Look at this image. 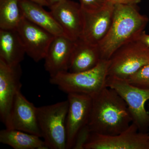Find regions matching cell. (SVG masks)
I'll return each mask as SVG.
<instances>
[{"instance_id":"e0dca14e","label":"cell","mask_w":149,"mask_h":149,"mask_svg":"<svg viewBox=\"0 0 149 149\" xmlns=\"http://www.w3.org/2000/svg\"><path fill=\"white\" fill-rule=\"evenodd\" d=\"M26 54L16 29H0V60L9 65L20 64Z\"/></svg>"},{"instance_id":"d4e9b609","label":"cell","mask_w":149,"mask_h":149,"mask_svg":"<svg viewBox=\"0 0 149 149\" xmlns=\"http://www.w3.org/2000/svg\"><path fill=\"white\" fill-rule=\"evenodd\" d=\"M45 1L48 4V6H49L48 7L50 8L51 7L58 3L60 2L63 0H45Z\"/></svg>"},{"instance_id":"ac0fdd59","label":"cell","mask_w":149,"mask_h":149,"mask_svg":"<svg viewBox=\"0 0 149 149\" xmlns=\"http://www.w3.org/2000/svg\"><path fill=\"white\" fill-rule=\"evenodd\" d=\"M41 138L15 129L6 128L0 131V143L14 149H49Z\"/></svg>"},{"instance_id":"ffe728a7","label":"cell","mask_w":149,"mask_h":149,"mask_svg":"<svg viewBox=\"0 0 149 149\" xmlns=\"http://www.w3.org/2000/svg\"><path fill=\"white\" fill-rule=\"evenodd\" d=\"M125 80L136 87L149 89V62Z\"/></svg>"},{"instance_id":"8fae6325","label":"cell","mask_w":149,"mask_h":149,"mask_svg":"<svg viewBox=\"0 0 149 149\" xmlns=\"http://www.w3.org/2000/svg\"><path fill=\"white\" fill-rule=\"evenodd\" d=\"M49 8L66 37L73 41L81 38L84 15L80 4L71 0H63Z\"/></svg>"},{"instance_id":"ba28073f","label":"cell","mask_w":149,"mask_h":149,"mask_svg":"<svg viewBox=\"0 0 149 149\" xmlns=\"http://www.w3.org/2000/svg\"><path fill=\"white\" fill-rule=\"evenodd\" d=\"M22 75L20 64L9 65L0 60V118L10 129L11 115L17 95L21 91Z\"/></svg>"},{"instance_id":"2e32d148","label":"cell","mask_w":149,"mask_h":149,"mask_svg":"<svg viewBox=\"0 0 149 149\" xmlns=\"http://www.w3.org/2000/svg\"><path fill=\"white\" fill-rule=\"evenodd\" d=\"M19 6L24 17L29 21L54 36L64 35L62 28L50 12L45 10L43 6L29 0H21Z\"/></svg>"},{"instance_id":"277c9868","label":"cell","mask_w":149,"mask_h":149,"mask_svg":"<svg viewBox=\"0 0 149 149\" xmlns=\"http://www.w3.org/2000/svg\"><path fill=\"white\" fill-rule=\"evenodd\" d=\"M67 100L37 107V119L42 138L49 149H66Z\"/></svg>"},{"instance_id":"44dd1931","label":"cell","mask_w":149,"mask_h":149,"mask_svg":"<svg viewBox=\"0 0 149 149\" xmlns=\"http://www.w3.org/2000/svg\"><path fill=\"white\" fill-rule=\"evenodd\" d=\"M83 11L85 12H95L102 10L108 4V0H79Z\"/></svg>"},{"instance_id":"d6986e66","label":"cell","mask_w":149,"mask_h":149,"mask_svg":"<svg viewBox=\"0 0 149 149\" xmlns=\"http://www.w3.org/2000/svg\"><path fill=\"white\" fill-rule=\"evenodd\" d=\"M21 0H0V29H16L24 17Z\"/></svg>"},{"instance_id":"7402d4cb","label":"cell","mask_w":149,"mask_h":149,"mask_svg":"<svg viewBox=\"0 0 149 149\" xmlns=\"http://www.w3.org/2000/svg\"><path fill=\"white\" fill-rule=\"evenodd\" d=\"M92 133L88 125L82 128L76 136L72 149H85V146L90 139Z\"/></svg>"},{"instance_id":"7c38bea8","label":"cell","mask_w":149,"mask_h":149,"mask_svg":"<svg viewBox=\"0 0 149 149\" xmlns=\"http://www.w3.org/2000/svg\"><path fill=\"white\" fill-rule=\"evenodd\" d=\"M114 9V5L109 2L104 8L95 12L83 11L84 27L80 39L87 42L98 45L109 30Z\"/></svg>"},{"instance_id":"30bf717a","label":"cell","mask_w":149,"mask_h":149,"mask_svg":"<svg viewBox=\"0 0 149 149\" xmlns=\"http://www.w3.org/2000/svg\"><path fill=\"white\" fill-rule=\"evenodd\" d=\"M16 29L23 43L26 54L36 62L44 59L55 36L24 17Z\"/></svg>"},{"instance_id":"6da1fadb","label":"cell","mask_w":149,"mask_h":149,"mask_svg":"<svg viewBox=\"0 0 149 149\" xmlns=\"http://www.w3.org/2000/svg\"><path fill=\"white\" fill-rule=\"evenodd\" d=\"M92 97L88 125L92 133L114 136L126 130L133 123L127 105L113 89L106 86Z\"/></svg>"},{"instance_id":"5bb4252c","label":"cell","mask_w":149,"mask_h":149,"mask_svg":"<svg viewBox=\"0 0 149 149\" xmlns=\"http://www.w3.org/2000/svg\"><path fill=\"white\" fill-rule=\"evenodd\" d=\"M74 44L65 35L55 36L44 59L45 69L50 77L68 71Z\"/></svg>"},{"instance_id":"5b68a950","label":"cell","mask_w":149,"mask_h":149,"mask_svg":"<svg viewBox=\"0 0 149 149\" xmlns=\"http://www.w3.org/2000/svg\"><path fill=\"white\" fill-rule=\"evenodd\" d=\"M108 76L127 80L149 62V48L140 39L120 47L109 60Z\"/></svg>"},{"instance_id":"8992f818","label":"cell","mask_w":149,"mask_h":149,"mask_svg":"<svg viewBox=\"0 0 149 149\" xmlns=\"http://www.w3.org/2000/svg\"><path fill=\"white\" fill-rule=\"evenodd\" d=\"M106 86L113 89L128 107L133 123L139 131L147 132L149 128V112L146 108L149 100V89L136 87L127 80L108 76Z\"/></svg>"},{"instance_id":"9c48e42d","label":"cell","mask_w":149,"mask_h":149,"mask_svg":"<svg viewBox=\"0 0 149 149\" xmlns=\"http://www.w3.org/2000/svg\"><path fill=\"white\" fill-rule=\"evenodd\" d=\"M68 109L67 115L66 149H72L78 132L86 125L90 120L93 99L84 94H68Z\"/></svg>"},{"instance_id":"4fadbf2b","label":"cell","mask_w":149,"mask_h":149,"mask_svg":"<svg viewBox=\"0 0 149 149\" xmlns=\"http://www.w3.org/2000/svg\"><path fill=\"white\" fill-rule=\"evenodd\" d=\"M10 129L20 130L42 138L37 119V107L28 101L21 91L17 93L14 103Z\"/></svg>"},{"instance_id":"9a60e30c","label":"cell","mask_w":149,"mask_h":149,"mask_svg":"<svg viewBox=\"0 0 149 149\" xmlns=\"http://www.w3.org/2000/svg\"><path fill=\"white\" fill-rule=\"evenodd\" d=\"M101 60L98 45L79 39L74 41L68 71L78 72L89 70L95 67Z\"/></svg>"},{"instance_id":"484cf974","label":"cell","mask_w":149,"mask_h":149,"mask_svg":"<svg viewBox=\"0 0 149 149\" xmlns=\"http://www.w3.org/2000/svg\"><path fill=\"white\" fill-rule=\"evenodd\" d=\"M29 1L36 3L43 6L49 7L48 4L47 3L45 0H29Z\"/></svg>"},{"instance_id":"52a82bcc","label":"cell","mask_w":149,"mask_h":149,"mask_svg":"<svg viewBox=\"0 0 149 149\" xmlns=\"http://www.w3.org/2000/svg\"><path fill=\"white\" fill-rule=\"evenodd\" d=\"M85 149H149V133L139 131L132 123L126 130L114 136L92 133Z\"/></svg>"},{"instance_id":"3957f363","label":"cell","mask_w":149,"mask_h":149,"mask_svg":"<svg viewBox=\"0 0 149 149\" xmlns=\"http://www.w3.org/2000/svg\"><path fill=\"white\" fill-rule=\"evenodd\" d=\"M109 64V60L102 59L89 70L58 73L50 77V83L67 94L77 93L93 97L106 86Z\"/></svg>"},{"instance_id":"cb8c5ba5","label":"cell","mask_w":149,"mask_h":149,"mask_svg":"<svg viewBox=\"0 0 149 149\" xmlns=\"http://www.w3.org/2000/svg\"><path fill=\"white\" fill-rule=\"evenodd\" d=\"M140 39L145 45L149 48V35L147 34L144 31L141 35Z\"/></svg>"},{"instance_id":"603a6c76","label":"cell","mask_w":149,"mask_h":149,"mask_svg":"<svg viewBox=\"0 0 149 149\" xmlns=\"http://www.w3.org/2000/svg\"><path fill=\"white\" fill-rule=\"evenodd\" d=\"M109 2L113 5L121 4L125 5H136L141 0H108Z\"/></svg>"},{"instance_id":"7a4b0ae2","label":"cell","mask_w":149,"mask_h":149,"mask_svg":"<svg viewBox=\"0 0 149 149\" xmlns=\"http://www.w3.org/2000/svg\"><path fill=\"white\" fill-rule=\"evenodd\" d=\"M136 6L114 5L109 30L98 45L102 60H109L120 47L140 39L149 19L141 14Z\"/></svg>"}]
</instances>
